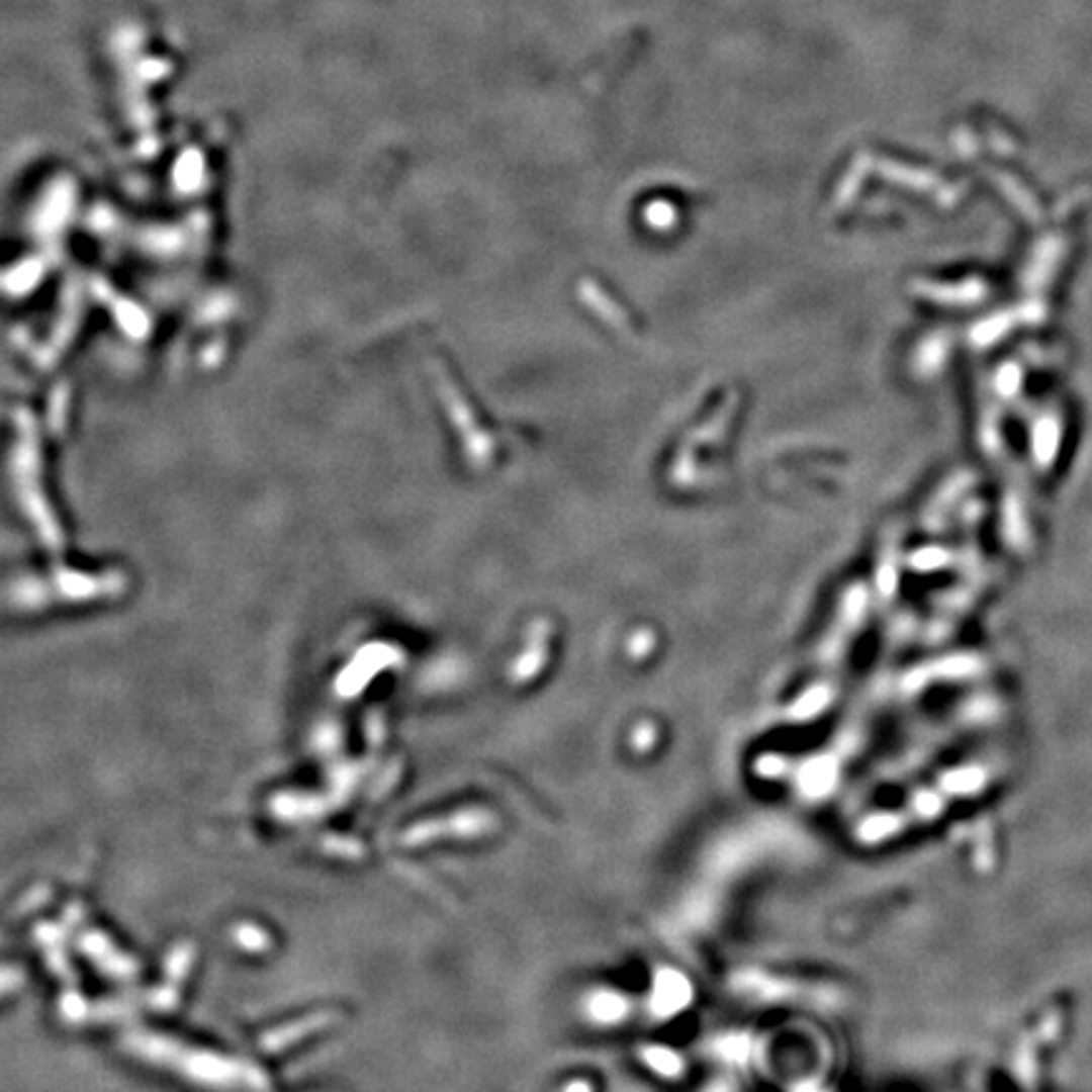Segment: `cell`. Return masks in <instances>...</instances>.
I'll return each mask as SVG.
<instances>
[{
	"mask_svg": "<svg viewBox=\"0 0 1092 1092\" xmlns=\"http://www.w3.org/2000/svg\"><path fill=\"white\" fill-rule=\"evenodd\" d=\"M167 1067H177V1070H182L195 1082H200V1085H210V1087L231 1085L236 1077H243V1072L248 1070L246 1065H238V1062L225 1060V1057L210 1055V1052L185 1050V1046H180V1044H177L175 1055H172L170 1065Z\"/></svg>",
	"mask_w": 1092,
	"mask_h": 1092,
	"instance_id": "obj_1",
	"label": "cell"
},
{
	"mask_svg": "<svg viewBox=\"0 0 1092 1092\" xmlns=\"http://www.w3.org/2000/svg\"><path fill=\"white\" fill-rule=\"evenodd\" d=\"M233 935H236L238 943L246 945V948H251V950L266 945V933H263V930H258V928H253V925H238L236 933H233Z\"/></svg>",
	"mask_w": 1092,
	"mask_h": 1092,
	"instance_id": "obj_4",
	"label": "cell"
},
{
	"mask_svg": "<svg viewBox=\"0 0 1092 1092\" xmlns=\"http://www.w3.org/2000/svg\"><path fill=\"white\" fill-rule=\"evenodd\" d=\"M23 981V974L18 969H0V994L15 989Z\"/></svg>",
	"mask_w": 1092,
	"mask_h": 1092,
	"instance_id": "obj_5",
	"label": "cell"
},
{
	"mask_svg": "<svg viewBox=\"0 0 1092 1092\" xmlns=\"http://www.w3.org/2000/svg\"><path fill=\"white\" fill-rule=\"evenodd\" d=\"M192 959H195V945H192V943L175 945V948L170 950V956H167V961H165L167 979L175 981V984H177V981L185 979L187 971H190Z\"/></svg>",
	"mask_w": 1092,
	"mask_h": 1092,
	"instance_id": "obj_3",
	"label": "cell"
},
{
	"mask_svg": "<svg viewBox=\"0 0 1092 1092\" xmlns=\"http://www.w3.org/2000/svg\"><path fill=\"white\" fill-rule=\"evenodd\" d=\"M81 945H84V953L89 956L99 969H104V974L114 976V979H131V976L136 974L134 961L121 953V950H116L114 943H111L106 935L86 933L84 938H81Z\"/></svg>",
	"mask_w": 1092,
	"mask_h": 1092,
	"instance_id": "obj_2",
	"label": "cell"
}]
</instances>
